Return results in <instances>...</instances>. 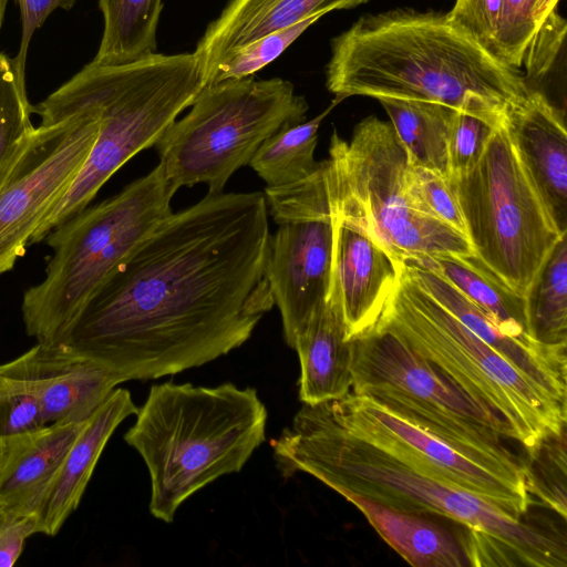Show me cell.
Wrapping results in <instances>:
<instances>
[{
  "label": "cell",
  "mask_w": 567,
  "mask_h": 567,
  "mask_svg": "<svg viewBox=\"0 0 567 567\" xmlns=\"http://www.w3.org/2000/svg\"><path fill=\"white\" fill-rule=\"evenodd\" d=\"M265 194L208 193L163 218L58 342L124 381L208 363L245 343L275 306Z\"/></svg>",
  "instance_id": "obj_1"
},
{
  "label": "cell",
  "mask_w": 567,
  "mask_h": 567,
  "mask_svg": "<svg viewBox=\"0 0 567 567\" xmlns=\"http://www.w3.org/2000/svg\"><path fill=\"white\" fill-rule=\"evenodd\" d=\"M272 449L285 477L307 473L338 493L349 491L402 512L440 515L463 525L472 566L567 564L566 547L556 538L410 468L347 431L322 402L303 403Z\"/></svg>",
  "instance_id": "obj_2"
},
{
  "label": "cell",
  "mask_w": 567,
  "mask_h": 567,
  "mask_svg": "<svg viewBox=\"0 0 567 567\" xmlns=\"http://www.w3.org/2000/svg\"><path fill=\"white\" fill-rule=\"evenodd\" d=\"M327 89L351 95L506 109L529 87L445 14L396 9L363 16L331 41Z\"/></svg>",
  "instance_id": "obj_3"
},
{
  "label": "cell",
  "mask_w": 567,
  "mask_h": 567,
  "mask_svg": "<svg viewBox=\"0 0 567 567\" xmlns=\"http://www.w3.org/2000/svg\"><path fill=\"white\" fill-rule=\"evenodd\" d=\"M267 410L251 388L153 385L124 435L150 472L151 514L171 523L195 492L239 472L264 443Z\"/></svg>",
  "instance_id": "obj_4"
},
{
  "label": "cell",
  "mask_w": 567,
  "mask_h": 567,
  "mask_svg": "<svg viewBox=\"0 0 567 567\" xmlns=\"http://www.w3.org/2000/svg\"><path fill=\"white\" fill-rule=\"evenodd\" d=\"M175 193L158 164L51 230L43 240L53 251L45 276L22 297L28 336L58 343L120 262L172 213Z\"/></svg>",
  "instance_id": "obj_5"
},
{
  "label": "cell",
  "mask_w": 567,
  "mask_h": 567,
  "mask_svg": "<svg viewBox=\"0 0 567 567\" xmlns=\"http://www.w3.org/2000/svg\"><path fill=\"white\" fill-rule=\"evenodd\" d=\"M375 328L400 338L484 411L503 419L528 455L545 440L566 432L567 404L551 398L465 327L413 279L403 264Z\"/></svg>",
  "instance_id": "obj_6"
},
{
  "label": "cell",
  "mask_w": 567,
  "mask_h": 567,
  "mask_svg": "<svg viewBox=\"0 0 567 567\" xmlns=\"http://www.w3.org/2000/svg\"><path fill=\"white\" fill-rule=\"evenodd\" d=\"M100 106L96 140L78 177L43 217L31 244L70 219L134 155L154 146L205 86L193 53H153L132 63L81 69Z\"/></svg>",
  "instance_id": "obj_7"
},
{
  "label": "cell",
  "mask_w": 567,
  "mask_h": 567,
  "mask_svg": "<svg viewBox=\"0 0 567 567\" xmlns=\"http://www.w3.org/2000/svg\"><path fill=\"white\" fill-rule=\"evenodd\" d=\"M352 340V392L433 435L454 451L525 487L522 461L503 441L512 427L488 414L440 369L393 333L375 328Z\"/></svg>",
  "instance_id": "obj_8"
},
{
  "label": "cell",
  "mask_w": 567,
  "mask_h": 567,
  "mask_svg": "<svg viewBox=\"0 0 567 567\" xmlns=\"http://www.w3.org/2000/svg\"><path fill=\"white\" fill-rule=\"evenodd\" d=\"M321 167L330 214L363 230L396 262L474 255L465 235L412 207L408 155L390 122L368 116L350 141L334 131Z\"/></svg>",
  "instance_id": "obj_9"
},
{
  "label": "cell",
  "mask_w": 567,
  "mask_h": 567,
  "mask_svg": "<svg viewBox=\"0 0 567 567\" xmlns=\"http://www.w3.org/2000/svg\"><path fill=\"white\" fill-rule=\"evenodd\" d=\"M309 105L290 81L251 76L205 85L190 111L154 144L164 176L177 192L205 184L221 193L260 145L287 125L305 121Z\"/></svg>",
  "instance_id": "obj_10"
},
{
  "label": "cell",
  "mask_w": 567,
  "mask_h": 567,
  "mask_svg": "<svg viewBox=\"0 0 567 567\" xmlns=\"http://www.w3.org/2000/svg\"><path fill=\"white\" fill-rule=\"evenodd\" d=\"M449 182L474 256L506 287L525 297L567 234L558 230L530 182L505 118L476 164Z\"/></svg>",
  "instance_id": "obj_11"
},
{
  "label": "cell",
  "mask_w": 567,
  "mask_h": 567,
  "mask_svg": "<svg viewBox=\"0 0 567 567\" xmlns=\"http://www.w3.org/2000/svg\"><path fill=\"white\" fill-rule=\"evenodd\" d=\"M40 116L0 171V277L24 256L51 207L83 167L100 126L99 103L81 71L33 105Z\"/></svg>",
  "instance_id": "obj_12"
},
{
  "label": "cell",
  "mask_w": 567,
  "mask_h": 567,
  "mask_svg": "<svg viewBox=\"0 0 567 567\" xmlns=\"http://www.w3.org/2000/svg\"><path fill=\"white\" fill-rule=\"evenodd\" d=\"M347 431L383 450L410 468L492 503L520 520L532 498L515 485L482 467L433 435L395 416L371 399L349 392L322 402Z\"/></svg>",
  "instance_id": "obj_13"
},
{
  "label": "cell",
  "mask_w": 567,
  "mask_h": 567,
  "mask_svg": "<svg viewBox=\"0 0 567 567\" xmlns=\"http://www.w3.org/2000/svg\"><path fill=\"white\" fill-rule=\"evenodd\" d=\"M270 235L266 277L278 307L287 344L327 300L330 288L333 226L331 215L277 224Z\"/></svg>",
  "instance_id": "obj_14"
},
{
  "label": "cell",
  "mask_w": 567,
  "mask_h": 567,
  "mask_svg": "<svg viewBox=\"0 0 567 567\" xmlns=\"http://www.w3.org/2000/svg\"><path fill=\"white\" fill-rule=\"evenodd\" d=\"M331 215L328 298L339 308L349 340L372 331L399 282L401 264L355 225Z\"/></svg>",
  "instance_id": "obj_15"
},
{
  "label": "cell",
  "mask_w": 567,
  "mask_h": 567,
  "mask_svg": "<svg viewBox=\"0 0 567 567\" xmlns=\"http://www.w3.org/2000/svg\"><path fill=\"white\" fill-rule=\"evenodd\" d=\"M505 124L517 155L550 218L567 234V133L565 111L529 89L509 104Z\"/></svg>",
  "instance_id": "obj_16"
},
{
  "label": "cell",
  "mask_w": 567,
  "mask_h": 567,
  "mask_svg": "<svg viewBox=\"0 0 567 567\" xmlns=\"http://www.w3.org/2000/svg\"><path fill=\"white\" fill-rule=\"evenodd\" d=\"M11 363L33 388L47 424L87 420L125 382L59 343L37 342Z\"/></svg>",
  "instance_id": "obj_17"
},
{
  "label": "cell",
  "mask_w": 567,
  "mask_h": 567,
  "mask_svg": "<svg viewBox=\"0 0 567 567\" xmlns=\"http://www.w3.org/2000/svg\"><path fill=\"white\" fill-rule=\"evenodd\" d=\"M85 421L50 423L6 439L7 455L0 470L2 513L40 516L61 464Z\"/></svg>",
  "instance_id": "obj_18"
},
{
  "label": "cell",
  "mask_w": 567,
  "mask_h": 567,
  "mask_svg": "<svg viewBox=\"0 0 567 567\" xmlns=\"http://www.w3.org/2000/svg\"><path fill=\"white\" fill-rule=\"evenodd\" d=\"M369 0H229L212 21L194 54L205 85L215 66L234 51L259 38L315 16L350 9Z\"/></svg>",
  "instance_id": "obj_19"
},
{
  "label": "cell",
  "mask_w": 567,
  "mask_h": 567,
  "mask_svg": "<svg viewBox=\"0 0 567 567\" xmlns=\"http://www.w3.org/2000/svg\"><path fill=\"white\" fill-rule=\"evenodd\" d=\"M131 393L115 389L84 422L71 444L39 516V533L55 536L78 508L94 467L115 429L136 414Z\"/></svg>",
  "instance_id": "obj_20"
},
{
  "label": "cell",
  "mask_w": 567,
  "mask_h": 567,
  "mask_svg": "<svg viewBox=\"0 0 567 567\" xmlns=\"http://www.w3.org/2000/svg\"><path fill=\"white\" fill-rule=\"evenodd\" d=\"M405 270L440 305L551 398L566 404L567 363L536 354L503 333L487 312L435 272L403 261Z\"/></svg>",
  "instance_id": "obj_21"
},
{
  "label": "cell",
  "mask_w": 567,
  "mask_h": 567,
  "mask_svg": "<svg viewBox=\"0 0 567 567\" xmlns=\"http://www.w3.org/2000/svg\"><path fill=\"white\" fill-rule=\"evenodd\" d=\"M300 361L299 398L316 404L344 396L352 389V340L341 312L329 298L297 334L293 347Z\"/></svg>",
  "instance_id": "obj_22"
},
{
  "label": "cell",
  "mask_w": 567,
  "mask_h": 567,
  "mask_svg": "<svg viewBox=\"0 0 567 567\" xmlns=\"http://www.w3.org/2000/svg\"><path fill=\"white\" fill-rule=\"evenodd\" d=\"M404 261L426 268L443 277L496 321L499 330L532 352L567 363L566 349L536 342L529 331L525 297L497 279L474 255H432Z\"/></svg>",
  "instance_id": "obj_23"
},
{
  "label": "cell",
  "mask_w": 567,
  "mask_h": 567,
  "mask_svg": "<svg viewBox=\"0 0 567 567\" xmlns=\"http://www.w3.org/2000/svg\"><path fill=\"white\" fill-rule=\"evenodd\" d=\"M339 494L359 508L384 542L412 566H471L465 534L456 537L417 514L384 506L349 491Z\"/></svg>",
  "instance_id": "obj_24"
},
{
  "label": "cell",
  "mask_w": 567,
  "mask_h": 567,
  "mask_svg": "<svg viewBox=\"0 0 567 567\" xmlns=\"http://www.w3.org/2000/svg\"><path fill=\"white\" fill-rule=\"evenodd\" d=\"M409 164L449 178L447 138L455 109L425 101L380 97Z\"/></svg>",
  "instance_id": "obj_25"
},
{
  "label": "cell",
  "mask_w": 567,
  "mask_h": 567,
  "mask_svg": "<svg viewBox=\"0 0 567 567\" xmlns=\"http://www.w3.org/2000/svg\"><path fill=\"white\" fill-rule=\"evenodd\" d=\"M104 28L93 63L121 65L156 53L163 0H99Z\"/></svg>",
  "instance_id": "obj_26"
},
{
  "label": "cell",
  "mask_w": 567,
  "mask_h": 567,
  "mask_svg": "<svg viewBox=\"0 0 567 567\" xmlns=\"http://www.w3.org/2000/svg\"><path fill=\"white\" fill-rule=\"evenodd\" d=\"M340 101L336 97L328 109L312 120L287 125L260 145L248 165L267 187L279 188L295 184L318 168L319 162L315 159L318 130Z\"/></svg>",
  "instance_id": "obj_27"
},
{
  "label": "cell",
  "mask_w": 567,
  "mask_h": 567,
  "mask_svg": "<svg viewBox=\"0 0 567 567\" xmlns=\"http://www.w3.org/2000/svg\"><path fill=\"white\" fill-rule=\"evenodd\" d=\"M533 339L549 348H567V241L553 248L526 296Z\"/></svg>",
  "instance_id": "obj_28"
},
{
  "label": "cell",
  "mask_w": 567,
  "mask_h": 567,
  "mask_svg": "<svg viewBox=\"0 0 567 567\" xmlns=\"http://www.w3.org/2000/svg\"><path fill=\"white\" fill-rule=\"evenodd\" d=\"M504 113L505 109L489 105L454 110L447 138L449 177L461 175L476 164Z\"/></svg>",
  "instance_id": "obj_29"
},
{
  "label": "cell",
  "mask_w": 567,
  "mask_h": 567,
  "mask_svg": "<svg viewBox=\"0 0 567 567\" xmlns=\"http://www.w3.org/2000/svg\"><path fill=\"white\" fill-rule=\"evenodd\" d=\"M566 432L545 440L536 452L522 461L526 489L566 518Z\"/></svg>",
  "instance_id": "obj_30"
},
{
  "label": "cell",
  "mask_w": 567,
  "mask_h": 567,
  "mask_svg": "<svg viewBox=\"0 0 567 567\" xmlns=\"http://www.w3.org/2000/svg\"><path fill=\"white\" fill-rule=\"evenodd\" d=\"M321 16H315L290 27L266 34L223 59L210 73L206 85L238 80L271 63L288 49Z\"/></svg>",
  "instance_id": "obj_31"
},
{
  "label": "cell",
  "mask_w": 567,
  "mask_h": 567,
  "mask_svg": "<svg viewBox=\"0 0 567 567\" xmlns=\"http://www.w3.org/2000/svg\"><path fill=\"white\" fill-rule=\"evenodd\" d=\"M47 425L38 395L11 363L0 364V439H10Z\"/></svg>",
  "instance_id": "obj_32"
},
{
  "label": "cell",
  "mask_w": 567,
  "mask_h": 567,
  "mask_svg": "<svg viewBox=\"0 0 567 567\" xmlns=\"http://www.w3.org/2000/svg\"><path fill=\"white\" fill-rule=\"evenodd\" d=\"M33 105L18 80L13 59L0 53V171L20 141L34 127Z\"/></svg>",
  "instance_id": "obj_33"
},
{
  "label": "cell",
  "mask_w": 567,
  "mask_h": 567,
  "mask_svg": "<svg viewBox=\"0 0 567 567\" xmlns=\"http://www.w3.org/2000/svg\"><path fill=\"white\" fill-rule=\"evenodd\" d=\"M405 187L415 210L466 236L463 216L449 178L436 172L409 164Z\"/></svg>",
  "instance_id": "obj_34"
},
{
  "label": "cell",
  "mask_w": 567,
  "mask_h": 567,
  "mask_svg": "<svg viewBox=\"0 0 567 567\" xmlns=\"http://www.w3.org/2000/svg\"><path fill=\"white\" fill-rule=\"evenodd\" d=\"M537 0H501L496 31L498 56L508 66L519 70L536 34L534 12Z\"/></svg>",
  "instance_id": "obj_35"
},
{
  "label": "cell",
  "mask_w": 567,
  "mask_h": 567,
  "mask_svg": "<svg viewBox=\"0 0 567 567\" xmlns=\"http://www.w3.org/2000/svg\"><path fill=\"white\" fill-rule=\"evenodd\" d=\"M499 10L501 0H456L445 17L453 27L499 60L496 42Z\"/></svg>",
  "instance_id": "obj_36"
},
{
  "label": "cell",
  "mask_w": 567,
  "mask_h": 567,
  "mask_svg": "<svg viewBox=\"0 0 567 567\" xmlns=\"http://www.w3.org/2000/svg\"><path fill=\"white\" fill-rule=\"evenodd\" d=\"M21 17V41L18 54L13 58L16 73L21 85H25V62L30 40L49 14L58 8L70 10L76 0H16Z\"/></svg>",
  "instance_id": "obj_37"
},
{
  "label": "cell",
  "mask_w": 567,
  "mask_h": 567,
  "mask_svg": "<svg viewBox=\"0 0 567 567\" xmlns=\"http://www.w3.org/2000/svg\"><path fill=\"white\" fill-rule=\"evenodd\" d=\"M39 515L0 514V567L13 566L23 551L25 540L39 533Z\"/></svg>",
  "instance_id": "obj_38"
},
{
  "label": "cell",
  "mask_w": 567,
  "mask_h": 567,
  "mask_svg": "<svg viewBox=\"0 0 567 567\" xmlns=\"http://www.w3.org/2000/svg\"><path fill=\"white\" fill-rule=\"evenodd\" d=\"M559 0H537L534 19L536 23V31L547 19L557 13V3Z\"/></svg>",
  "instance_id": "obj_39"
},
{
  "label": "cell",
  "mask_w": 567,
  "mask_h": 567,
  "mask_svg": "<svg viewBox=\"0 0 567 567\" xmlns=\"http://www.w3.org/2000/svg\"><path fill=\"white\" fill-rule=\"evenodd\" d=\"M7 449H8L7 440L0 439V470L6 460Z\"/></svg>",
  "instance_id": "obj_40"
},
{
  "label": "cell",
  "mask_w": 567,
  "mask_h": 567,
  "mask_svg": "<svg viewBox=\"0 0 567 567\" xmlns=\"http://www.w3.org/2000/svg\"><path fill=\"white\" fill-rule=\"evenodd\" d=\"M8 0H0V29L3 23L4 12L7 8Z\"/></svg>",
  "instance_id": "obj_41"
},
{
  "label": "cell",
  "mask_w": 567,
  "mask_h": 567,
  "mask_svg": "<svg viewBox=\"0 0 567 567\" xmlns=\"http://www.w3.org/2000/svg\"><path fill=\"white\" fill-rule=\"evenodd\" d=\"M0 514H1V508H0Z\"/></svg>",
  "instance_id": "obj_42"
}]
</instances>
